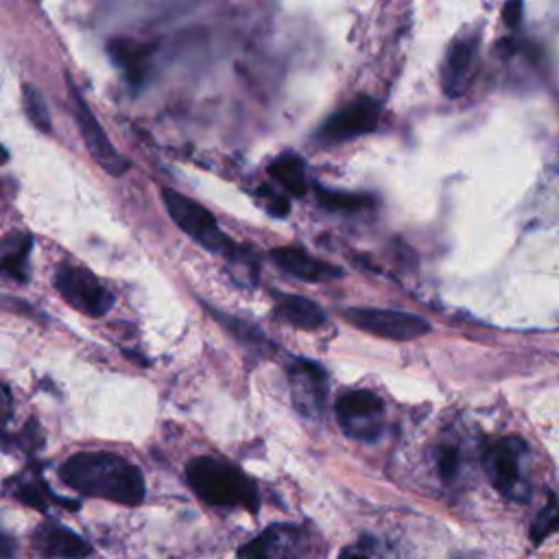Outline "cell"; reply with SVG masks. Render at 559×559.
Listing matches in <instances>:
<instances>
[{"label": "cell", "instance_id": "1", "mask_svg": "<svg viewBox=\"0 0 559 559\" xmlns=\"http://www.w3.org/2000/svg\"><path fill=\"white\" fill-rule=\"evenodd\" d=\"M59 476L81 496L120 504H140L146 491L142 472L111 452H76L61 465Z\"/></svg>", "mask_w": 559, "mask_h": 559}, {"label": "cell", "instance_id": "2", "mask_svg": "<svg viewBox=\"0 0 559 559\" xmlns=\"http://www.w3.org/2000/svg\"><path fill=\"white\" fill-rule=\"evenodd\" d=\"M190 489L207 504L225 509H247L255 513L260 509V493L255 483L236 465L214 459L197 456L186 467Z\"/></svg>", "mask_w": 559, "mask_h": 559}, {"label": "cell", "instance_id": "3", "mask_svg": "<svg viewBox=\"0 0 559 559\" xmlns=\"http://www.w3.org/2000/svg\"><path fill=\"white\" fill-rule=\"evenodd\" d=\"M162 201L170 218L177 223L179 229H183L192 240L203 245L205 249L225 255L229 262L240 258L249 247H242L234 240H229L216 225L214 216L197 201L190 197L173 190V188H162Z\"/></svg>", "mask_w": 559, "mask_h": 559}, {"label": "cell", "instance_id": "4", "mask_svg": "<svg viewBox=\"0 0 559 559\" xmlns=\"http://www.w3.org/2000/svg\"><path fill=\"white\" fill-rule=\"evenodd\" d=\"M524 452L526 445L518 437L498 439L489 443L483 452V469L493 489L500 491L504 498L524 500L528 493L526 480H522L520 472V459Z\"/></svg>", "mask_w": 559, "mask_h": 559}, {"label": "cell", "instance_id": "5", "mask_svg": "<svg viewBox=\"0 0 559 559\" xmlns=\"http://www.w3.org/2000/svg\"><path fill=\"white\" fill-rule=\"evenodd\" d=\"M343 317L358 330L389 341H413L430 332V323L413 312L389 308H347Z\"/></svg>", "mask_w": 559, "mask_h": 559}, {"label": "cell", "instance_id": "6", "mask_svg": "<svg viewBox=\"0 0 559 559\" xmlns=\"http://www.w3.org/2000/svg\"><path fill=\"white\" fill-rule=\"evenodd\" d=\"M55 288L72 308L87 317H103L114 306V295L83 266L61 264L55 271Z\"/></svg>", "mask_w": 559, "mask_h": 559}, {"label": "cell", "instance_id": "7", "mask_svg": "<svg viewBox=\"0 0 559 559\" xmlns=\"http://www.w3.org/2000/svg\"><path fill=\"white\" fill-rule=\"evenodd\" d=\"M70 94H72V107H74V116H76V127L81 131V138L85 142V148L90 151L92 159L109 175L120 177L122 173L129 170V159L109 142L105 129L100 127V122L96 120V116L92 114L90 105L85 103V98L81 96V92L76 90V85L70 81Z\"/></svg>", "mask_w": 559, "mask_h": 559}, {"label": "cell", "instance_id": "8", "mask_svg": "<svg viewBox=\"0 0 559 559\" xmlns=\"http://www.w3.org/2000/svg\"><path fill=\"white\" fill-rule=\"evenodd\" d=\"M382 400L371 391H347L336 404V419L343 432L358 441H373L382 432Z\"/></svg>", "mask_w": 559, "mask_h": 559}, {"label": "cell", "instance_id": "9", "mask_svg": "<svg viewBox=\"0 0 559 559\" xmlns=\"http://www.w3.org/2000/svg\"><path fill=\"white\" fill-rule=\"evenodd\" d=\"M304 531L293 524H271L258 537L240 546L238 559H299Z\"/></svg>", "mask_w": 559, "mask_h": 559}, {"label": "cell", "instance_id": "10", "mask_svg": "<svg viewBox=\"0 0 559 559\" xmlns=\"http://www.w3.org/2000/svg\"><path fill=\"white\" fill-rule=\"evenodd\" d=\"M378 103L369 96H360L330 116L319 129V138L325 142H341L362 133H369L378 124Z\"/></svg>", "mask_w": 559, "mask_h": 559}, {"label": "cell", "instance_id": "11", "mask_svg": "<svg viewBox=\"0 0 559 559\" xmlns=\"http://www.w3.org/2000/svg\"><path fill=\"white\" fill-rule=\"evenodd\" d=\"M288 382L293 404L301 415H314L321 411L328 391V376L321 365L308 358H295L288 365Z\"/></svg>", "mask_w": 559, "mask_h": 559}, {"label": "cell", "instance_id": "12", "mask_svg": "<svg viewBox=\"0 0 559 559\" xmlns=\"http://www.w3.org/2000/svg\"><path fill=\"white\" fill-rule=\"evenodd\" d=\"M33 546L44 557H57V559H85L92 552V546L76 535L72 528L59 524V522H41L33 533Z\"/></svg>", "mask_w": 559, "mask_h": 559}, {"label": "cell", "instance_id": "13", "mask_svg": "<svg viewBox=\"0 0 559 559\" xmlns=\"http://www.w3.org/2000/svg\"><path fill=\"white\" fill-rule=\"evenodd\" d=\"M7 491L11 496H15L20 502L37 509V511H48L50 504H59L66 509H79L81 502L79 500H63L59 498L48 483L44 480V476L39 474V467H26L20 474L7 478Z\"/></svg>", "mask_w": 559, "mask_h": 559}, {"label": "cell", "instance_id": "14", "mask_svg": "<svg viewBox=\"0 0 559 559\" xmlns=\"http://www.w3.org/2000/svg\"><path fill=\"white\" fill-rule=\"evenodd\" d=\"M269 255L282 271L304 282H328L343 275L341 266L319 260L299 247H275Z\"/></svg>", "mask_w": 559, "mask_h": 559}, {"label": "cell", "instance_id": "15", "mask_svg": "<svg viewBox=\"0 0 559 559\" xmlns=\"http://www.w3.org/2000/svg\"><path fill=\"white\" fill-rule=\"evenodd\" d=\"M111 61L124 72L127 81L133 87H140L146 76H148V68H151V52L153 46L131 39V37H114L107 46Z\"/></svg>", "mask_w": 559, "mask_h": 559}, {"label": "cell", "instance_id": "16", "mask_svg": "<svg viewBox=\"0 0 559 559\" xmlns=\"http://www.w3.org/2000/svg\"><path fill=\"white\" fill-rule=\"evenodd\" d=\"M273 314L280 321L290 323L301 330H317L325 323L323 308L317 301L301 297V295H277Z\"/></svg>", "mask_w": 559, "mask_h": 559}, {"label": "cell", "instance_id": "17", "mask_svg": "<svg viewBox=\"0 0 559 559\" xmlns=\"http://www.w3.org/2000/svg\"><path fill=\"white\" fill-rule=\"evenodd\" d=\"M33 247V238L28 231H11L0 238V275L15 280V282H26V262L28 253Z\"/></svg>", "mask_w": 559, "mask_h": 559}, {"label": "cell", "instance_id": "18", "mask_svg": "<svg viewBox=\"0 0 559 559\" xmlns=\"http://www.w3.org/2000/svg\"><path fill=\"white\" fill-rule=\"evenodd\" d=\"M472 59H474V46L469 39H461L452 46L448 61H445V70H443V90L450 96H459L469 79V70H472Z\"/></svg>", "mask_w": 559, "mask_h": 559}, {"label": "cell", "instance_id": "19", "mask_svg": "<svg viewBox=\"0 0 559 559\" xmlns=\"http://www.w3.org/2000/svg\"><path fill=\"white\" fill-rule=\"evenodd\" d=\"M269 173L275 181L282 183V188L295 197L306 194V168L299 155L295 153H282L280 157H275L269 166Z\"/></svg>", "mask_w": 559, "mask_h": 559}, {"label": "cell", "instance_id": "20", "mask_svg": "<svg viewBox=\"0 0 559 559\" xmlns=\"http://www.w3.org/2000/svg\"><path fill=\"white\" fill-rule=\"evenodd\" d=\"M207 310L236 341H240V343H245V345H249V347H253L255 352H262V354H269V352L275 349V345L264 336V332L260 328H255V325H251V323H247L238 317L214 310L212 306H207Z\"/></svg>", "mask_w": 559, "mask_h": 559}, {"label": "cell", "instance_id": "21", "mask_svg": "<svg viewBox=\"0 0 559 559\" xmlns=\"http://www.w3.org/2000/svg\"><path fill=\"white\" fill-rule=\"evenodd\" d=\"M319 205L332 212H360L369 207L373 201L367 194H354V192H338V190H328V188H317L314 190Z\"/></svg>", "mask_w": 559, "mask_h": 559}, {"label": "cell", "instance_id": "22", "mask_svg": "<svg viewBox=\"0 0 559 559\" xmlns=\"http://www.w3.org/2000/svg\"><path fill=\"white\" fill-rule=\"evenodd\" d=\"M555 531H559V498L550 493L546 504L539 509V513L531 522V542L542 544Z\"/></svg>", "mask_w": 559, "mask_h": 559}, {"label": "cell", "instance_id": "23", "mask_svg": "<svg viewBox=\"0 0 559 559\" xmlns=\"http://www.w3.org/2000/svg\"><path fill=\"white\" fill-rule=\"evenodd\" d=\"M22 100H24V111L28 116V120L39 129V131H46L50 133V114H48V107H46V100L44 96L37 92L35 85L31 83H24L22 85Z\"/></svg>", "mask_w": 559, "mask_h": 559}, {"label": "cell", "instance_id": "24", "mask_svg": "<svg viewBox=\"0 0 559 559\" xmlns=\"http://www.w3.org/2000/svg\"><path fill=\"white\" fill-rule=\"evenodd\" d=\"M459 467V454L454 448H441L437 454V469L443 480H450L456 474Z\"/></svg>", "mask_w": 559, "mask_h": 559}, {"label": "cell", "instance_id": "25", "mask_svg": "<svg viewBox=\"0 0 559 559\" xmlns=\"http://www.w3.org/2000/svg\"><path fill=\"white\" fill-rule=\"evenodd\" d=\"M260 194L266 197V201H269L266 207H269V212H271L273 216L282 218V216H286V214L290 212V201H288L286 197L275 194V192H271V190H266V188H260Z\"/></svg>", "mask_w": 559, "mask_h": 559}, {"label": "cell", "instance_id": "26", "mask_svg": "<svg viewBox=\"0 0 559 559\" xmlns=\"http://www.w3.org/2000/svg\"><path fill=\"white\" fill-rule=\"evenodd\" d=\"M371 539L369 537H362L358 544H354V546H347V548H343L341 550V555H338V559H371Z\"/></svg>", "mask_w": 559, "mask_h": 559}, {"label": "cell", "instance_id": "27", "mask_svg": "<svg viewBox=\"0 0 559 559\" xmlns=\"http://www.w3.org/2000/svg\"><path fill=\"white\" fill-rule=\"evenodd\" d=\"M502 17L507 26L515 28L522 17V0H507V4L502 7Z\"/></svg>", "mask_w": 559, "mask_h": 559}, {"label": "cell", "instance_id": "28", "mask_svg": "<svg viewBox=\"0 0 559 559\" xmlns=\"http://www.w3.org/2000/svg\"><path fill=\"white\" fill-rule=\"evenodd\" d=\"M13 552H15L13 535L0 526V559H11Z\"/></svg>", "mask_w": 559, "mask_h": 559}, {"label": "cell", "instance_id": "29", "mask_svg": "<svg viewBox=\"0 0 559 559\" xmlns=\"http://www.w3.org/2000/svg\"><path fill=\"white\" fill-rule=\"evenodd\" d=\"M7 162H9V151L0 144V166H2V164H7Z\"/></svg>", "mask_w": 559, "mask_h": 559}]
</instances>
